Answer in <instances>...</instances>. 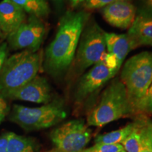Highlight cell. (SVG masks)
I'll return each instance as SVG.
<instances>
[{"mask_svg":"<svg viewBox=\"0 0 152 152\" xmlns=\"http://www.w3.org/2000/svg\"><path fill=\"white\" fill-rule=\"evenodd\" d=\"M90 17L87 11H68L60 19L56 35L42 59L44 69L49 75L58 78L71 67L82 32Z\"/></svg>","mask_w":152,"mask_h":152,"instance_id":"1","label":"cell"},{"mask_svg":"<svg viewBox=\"0 0 152 152\" xmlns=\"http://www.w3.org/2000/svg\"><path fill=\"white\" fill-rule=\"evenodd\" d=\"M132 115L134 113L125 86L121 79L115 78L104 90L97 105L89 113L87 125L100 128Z\"/></svg>","mask_w":152,"mask_h":152,"instance_id":"2","label":"cell"},{"mask_svg":"<svg viewBox=\"0 0 152 152\" xmlns=\"http://www.w3.org/2000/svg\"><path fill=\"white\" fill-rule=\"evenodd\" d=\"M42 55L24 50L6 59L0 70V94H7L20 88L34 78L42 66Z\"/></svg>","mask_w":152,"mask_h":152,"instance_id":"3","label":"cell"},{"mask_svg":"<svg viewBox=\"0 0 152 152\" xmlns=\"http://www.w3.org/2000/svg\"><path fill=\"white\" fill-rule=\"evenodd\" d=\"M125 86L134 115L152 83V52H142L125 61L120 77Z\"/></svg>","mask_w":152,"mask_h":152,"instance_id":"4","label":"cell"},{"mask_svg":"<svg viewBox=\"0 0 152 152\" xmlns=\"http://www.w3.org/2000/svg\"><path fill=\"white\" fill-rule=\"evenodd\" d=\"M67 116L65 106L61 99L52 100L39 107L30 108L14 105L9 120L26 131L43 130L54 126Z\"/></svg>","mask_w":152,"mask_h":152,"instance_id":"5","label":"cell"},{"mask_svg":"<svg viewBox=\"0 0 152 152\" xmlns=\"http://www.w3.org/2000/svg\"><path fill=\"white\" fill-rule=\"evenodd\" d=\"M105 33L97 23L89 19L82 32L72 64L73 76L81 75L102 60L106 53Z\"/></svg>","mask_w":152,"mask_h":152,"instance_id":"6","label":"cell"},{"mask_svg":"<svg viewBox=\"0 0 152 152\" xmlns=\"http://www.w3.org/2000/svg\"><path fill=\"white\" fill-rule=\"evenodd\" d=\"M92 138V130L83 119L68 121L52 131L50 139L58 152H83Z\"/></svg>","mask_w":152,"mask_h":152,"instance_id":"7","label":"cell"},{"mask_svg":"<svg viewBox=\"0 0 152 152\" xmlns=\"http://www.w3.org/2000/svg\"><path fill=\"white\" fill-rule=\"evenodd\" d=\"M47 33L46 26L41 18L33 15L14 33L7 36V45L12 50L39 51Z\"/></svg>","mask_w":152,"mask_h":152,"instance_id":"8","label":"cell"},{"mask_svg":"<svg viewBox=\"0 0 152 152\" xmlns=\"http://www.w3.org/2000/svg\"><path fill=\"white\" fill-rule=\"evenodd\" d=\"M117 72L110 68L103 58L96 63L87 73L83 74L77 82L75 92V101L80 104L91 97L111 80Z\"/></svg>","mask_w":152,"mask_h":152,"instance_id":"9","label":"cell"},{"mask_svg":"<svg viewBox=\"0 0 152 152\" xmlns=\"http://www.w3.org/2000/svg\"><path fill=\"white\" fill-rule=\"evenodd\" d=\"M5 99L37 104H48L52 101V88L45 77L36 75L20 88L7 94Z\"/></svg>","mask_w":152,"mask_h":152,"instance_id":"10","label":"cell"},{"mask_svg":"<svg viewBox=\"0 0 152 152\" xmlns=\"http://www.w3.org/2000/svg\"><path fill=\"white\" fill-rule=\"evenodd\" d=\"M137 9L130 1L122 0L102 9L103 18L113 27L129 29L136 17Z\"/></svg>","mask_w":152,"mask_h":152,"instance_id":"11","label":"cell"},{"mask_svg":"<svg viewBox=\"0 0 152 152\" xmlns=\"http://www.w3.org/2000/svg\"><path fill=\"white\" fill-rule=\"evenodd\" d=\"M26 12L11 0L0 2V28L6 37L14 33L26 20Z\"/></svg>","mask_w":152,"mask_h":152,"instance_id":"12","label":"cell"},{"mask_svg":"<svg viewBox=\"0 0 152 152\" xmlns=\"http://www.w3.org/2000/svg\"><path fill=\"white\" fill-rule=\"evenodd\" d=\"M127 35L132 49L140 46H152V18L136 15Z\"/></svg>","mask_w":152,"mask_h":152,"instance_id":"13","label":"cell"},{"mask_svg":"<svg viewBox=\"0 0 152 152\" xmlns=\"http://www.w3.org/2000/svg\"><path fill=\"white\" fill-rule=\"evenodd\" d=\"M106 49L108 53L116 58L120 67L125 57L132 50V43L127 34L105 33Z\"/></svg>","mask_w":152,"mask_h":152,"instance_id":"14","label":"cell"},{"mask_svg":"<svg viewBox=\"0 0 152 152\" xmlns=\"http://www.w3.org/2000/svg\"><path fill=\"white\" fill-rule=\"evenodd\" d=\"M147 119V115H137L135 127L121 143L125 152H140L144 125Z\"/></svg>","mask_w":152,"mask_h":152,"instance_id":"15","label":"cell"},{"mask_svg":"<svg viewBox=\"0 0 152 152\" xmlns=\"http://www.w3.org/2000/svg\"><path fill=\"white\" fill-rule=\"evenodd\" d=\"M39 149L34 139L9 132L7 152H38Z\"/></svg>","mask_w":152,"mask_h":152,"instance_id":"16","label":"cell"},{"mask_svg":"<svg viewBox=\"0 0 152 152\" xmlns=\"http://www.w3.org/2000/svg\"><path fill=\"white\" fill-rule=\"evenodd\" d=\"M137 124V119L118 130L100 134L94 140L95 144H121L125 140Z\"/></svg>","mask_w":152,"mask_h":152,"instance_id":"17","label":"cell"},{"mask_svg":"<svg viewBox=\"0 0 152 152\" xmlns=\"http://www.w3.org/2000/svg\"><path fill=\"white\" fill-rule=\"evenodd\" d=\"M20 7L26 13L41 18L49 13L47 0H11Z\"/></svg>","mask_w":152,"mask_h":152,"instance_id":"18","label":"cell"},{"mask_svg":"<svg viewBox=\"0 0 152 152\" xmlns=\"http://www.w3.org/2000/svg\"><path fill=\"white\" fill-rule=\"evenodd\" d=\"M124 151L121 144H95L93 147L85 149L83 152H121Z\"/></svg>","mask_w":152,"mask_h":152,"instance_id":"19","label":"cell"},{"mask_svg":"<svg viewBox=\"0 0 152 152\" xmlns=\"http://www.w3.org/2000/svg\"><path fill=\"white\" fill-rule=\"evenodd\" d=\"M152 121L147 119L144 125L143 132H142V143L140 152H152V146L150 141L149 130Z\"/></svg>","mask_w":152,"mask_h":152,"instance_id":"20","label":"cell"},{"mask_svg":"<svg viewBox=\"0 0 152 152\" xmlns=\"http://www.w3.org/2000/svg\"><path fill=\"white\" fill-rule=\"evenodd\" d=\"M139 115H152V83L140 106Z\"/></svg>","mask_w":152,"mask_h":152,"instance_id":"21","label":"cell"},{"mask_svg":"<svg viewBox=\"0 0 152 152\" xmlns=\"http://www.w3.org/2000/svg\"><path fill=\"white\" fill-rule=\"evenodd\" d=\"M118 1H122V0H85L84 7L88 10L102 9ZM127 1H130V0H127Z\"/></svg>","mask_w":152,"mask_h":152,"instance_id":"22","label":"cell"},{"mask_svg":"<svg viewBox=\"0 0 152 152\" xmlns=\"http://www.w3.org/2000/svg\"><path fill=\"white\" fill-rule=\"evenodd\" d=\"M137 15L152 18V0H139Z\"/></svg>","mask_w":152,"mask_h":152,"instance_id":"23","label":"cell"},{"mask_svg":"<svg viewBox=\"0 0 152 152\" xmlns=\"http://www.w3.org/2000/svg\"><path fill=\"white\" fill-rule=\"evenodd\" d=\"M9 112V106L7 99L0 94V124L8 115Z\"/></svg>","mask_w":152,"mask_h":152,"instance_id":"24","label":"cell"},{"mask_svg":"<svg viewBox=\"0 0 152 152\" xmlns=\"http://www.w3.org/2000/svg\"><path fill=\"white\" fill-rule=\"evenodd\" d=\"M8 45L7 42H3L0 45V70L1 69L8 55Z\"/></svg>","mask_w":152,"mask_h":152,"instance_id":"25","label":"cell"},{"mask_svg":"<svg viewBox=\"0 0 152 152\" xmlns=\"http://www.w3.org/2000/svg\"><path fill=\"white\" fill-rule=\"evenodd\" d=\"M9 132H7L0 136V152H7Z\"/></svg>","mask_w":152,"mask_h":152,"instance_id":"26","label":"cell"},{"mask_svg":"<svg viewBox=\"0 0 152 152\" xmlns=\"http://www.w3.org/2000/svg\"><path fill=\"white\" fill-rule=\"evenodd\" d=\"M70 1H71L72 7H76V6H77L80 3L83 2V1H85V0H70Z\"/></svg>","mask_w":152,"mask_h":152,"instance_id":"27","label":"cell"},{"mask_svg":"<svg viewBox=\"0 0 152 152\" xmlns=\"http://www.w3.org/2000/svg\"><path fill=\"white\" fill-rule=\"evenodd\" d=\"M149 136H150V141H151V146H152V123L150 127V130H149Z\"/></svg>","mask_w":152,"mask_h":152,"instance_id":"28","label":"cell"},{"mask_svg":"<svg viewBox=\"0 0 152 152\" xmlns=\"http://www.w3.org/2000/svg\"><path fill=\"white\" fill-rule=\"evenodd\" d=\"M62 1H63V0H54L55 2H56V4H58V5L61 4Z\"/></svg>","mask_w":152,"mask_h":152,"instance_id":"29","label":"cell"},{"mask_svg":"<svg viewBox=\"0 0 152 152\" xmlns=\"http://www.w3.org/2000/svg\"><path fill=\"white\" fill-rule=\"evenodd\" d=\"M1 35H2V32H1V28H0V37H1Z\"/></svg>","mask_w":152,"mask_h":152,"instance_id":"30","label":"cell"},{"mask_svg":"<svg viewBox=\"0 0 152 152\" xmlns=\"http://www.w3.org/2000/svg\"><path fill=\"white\" fill-rule=\"evenodd\" d=\"M47 152H58L57 151H56V150H55L54 149L52 150V151H47Z\"/></svg>","mask_w":152,"mask_h":152,"instance_id":"31","label":"cell"},{"mask_svg":"<svg viewBox=\"0 0 152 152\" xmlns=\"http://www.w3.org/2000/svg\"><path fill=\"white\" fill-rule=\"evenodd\" d=\"M121 152H125V151H121Z\"/></svg>","mask_w":152,"mask_h":152,"instance_id":"32","label":"cell"}]
</instances>
